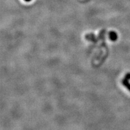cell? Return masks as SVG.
Listing matches in <instances>:
<instances>
[{
  "label": "cell",
  "instance_id": "1",
  "mask_svg": "<svg viewBox=\"0 0 130 130\" xmlns=\"http://www.w3.org/2000/svg\"><path fill=\"white\" fill-rule=\"evenodd\" d=\"M108 36H109V39L111 41H116L118 39V35L116 32L113 31H110L108 34Z\"/></svg>",
  "mask_w": 130,
  "mask_h": 130
},
{
  "label": "cell",
  "instance_id": "5",
  "mask_svg": "<svg viewBox=\"0 0 130 130\" xmlns=\"http://www.w3.org/2000/svg\"><path fill=\"white\" fill-rule=\"evenodd\" d=\"M24 1H25L26 2H29V1H31V0H24Z\"/></svg>",
  "mask_w": 130,
  "mask_h": 130
},
{
  "label": "cell",
  "instance_id": "4",
  "mask_svg": "<svg viewBox=\"0 0 130 130\" xmlns=\"http://www.w3.org/2000/svg\"><path fill=\"white\" fill-rule=\"evenodd\" d=\"M125 78L128 79H130V73H128V74H126Z\"/></svg>",
  "mask_w": 130,
  "mask_h": 130
},
{
  "label": "cell",
  "instance_id": "2",
  "mask_svg": "<svg viewBox=\"0 0 130 130\" xmlns=\"http://www.w3.org/2000/svg\"><path fill=\"white\" fill-rule=\"evenodd\" d=\"M86 39L90 40V41H92L94 42H96L98 40H96L95 36L93 34H89V35H86Z\"/></svg>",
  "mask_w": 130,
  "mask_h": 130
},
{
  "label": "cell",
  "instance_id": "3",
  "mask_svg": "<svg viewBox=\"0 0 130 130\" xmlns=\"http://www.w3.org/2000/svg\"><path fill=\"white\" fill-rule=\"evenodd\" d=\"M122 84L123 85L126 87L128 90H129L130 91V83L129 82L128 79L125 78L122 80Z\"/></svg>",
  "mask_w": 130,
  "mask_h": 130
}]
</instances>
